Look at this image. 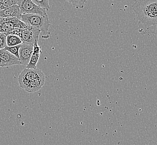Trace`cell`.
I'll return each mask as SVG.
<instances>
[{
	"instance_id": "cell-1",
	"label": "cell",
	"mask_w": 157,
	"mask_h": 145,
	"mask_svg": "<svg viewBox=\"0 0 157 145\" xmlns=\"http://www.w3.org/2000/svg\"><path fill=\"white\" fill-rule=\"evenodd\" d=\"M132 8L141 24L157 25V0H135Z\"/></svg>"
},
{
	"instance_id": "cell-2",
	"label": "cell",
	"mask_w": 157,
	"mask_h": 145,
	"mask_svg": "<svg viewBox=\"0 0 157 145\" xmlns=\"http://www.w3.org/2000/svg\"><path fill=\"white\" fill-rule=\"evenodd\" d=\"M21 20L28 26H30L40 30L43 35L48 34L50 22L47 15L40 14H24L22 15Z\"/></svg>"
},
{
	"instance_id": "cell-3",
	"label": "cell",
	"mask_w": 157,
	"mask_h": 145,
	"mask_svg": "<svg viewBox=\"0 0 157 145\" xmlns=\"http://www.w3.org/2000/svg\"><path fill=\"white\" fill-rule=\"evenodd\" d=\"M40 32L41 31L38 28L28 26L25 28H15L4 33L6 35L10 34L17 35L21 39L22 43L34 45L35 43L39 40Z\"/></svg>"
},
{
	"instance_id": "cell-4",
	"label": "cell",
	"mask_w": 157,
	"mask_h": 145,
	"mask_svg": "<svg viewBox=\"0 0 157 145\" xmlns=\"http://www.w3.org/2000/svg\"><path fill=\"white\" fill-rule=\"evenodd\" d=\"M21 15L24 14H40L47 15V10L38 6L32 0H19L17 3Z\"/></svg>"
},
{
	"instance_id": "cell-5",
	"label": "cell",
	"mask_w": 157,
	"mask_h": 145,
	"mask_svg": "<svg viewBox=\"0 0 157 145\" xmlns=\"http://www.w3.org/2000/svg\"><path fill=\"white\" fill-rule=\"evenodd\" d=\"M44 76L45 75L43 72L38 68H25L20 73L18 78L19 85L21 88L24 89L25 85L29 82L35 78Z\"/></svg>"
},
{
	"instance_id": "cell-6",
	"label": "cell",
	"mask_w": 157,
	"mask_h": 145,
	"mask_svg": "<svg viewBox=\"0 0 157 145\" xmlns=\"http://www.w3.org/2000/svg\"><path fill=\"white\" fill-rule=\"evenodd\" d=\"M28 26L20 19L16 17H2V23L1 25L0 32H5L15 28L22 29Z\"/></svg>"
},
{
	"instance_id": "cell-7",
	"label": "cell",
	"mask_w": 157,
	"mask_h": 145,
	"mask_svg": "<svg viewBox=\"0 0 157 145\" xmlns=\"http://www.w3.org/2000/svg\"><path fill=\"white\" fill-rule=\"evenodd\" d=\"M19 58L5 49H0V67H7L20 65Z\"/></svg>"
},
{
	"instance_id": "cell-8",
	"label": "cell",
	"mask_w": 157,
	"mask_h": 145,
	"mask_svg": "<svg viewBox=\"0 0 157 145\" xmlns=\"http://www.w3.org/2000/svg\"><path fill=\"white\" fill-rule=\"evenodd\" d=\"M34 45L22 43L19 50V60L20 64L27 66L32 58Z\"/></svg>"
},
{
	"instance_id": "cell-9",
	"label": "cell",
	"mask_w": 157,
	"mask_h": 145,
	"mask_svg": "<svg viewBox=\"0 0 157 145\" xmlns=\"http://www.w3.org/2000/svg\"><path fill=\"white\" fill-rule=\"evenodd\" d=\"M45 80V76H41L33 79L25 85L24 90L28 93H34L40 89L43 86Z\"/></svg>"
},
{
	"instance_id": "cell-10",
	"label": "cell",
	"mask_w": 157,
	"mask_h": 145,
	"mask_svg": "<svg viewBox=\"0 0 157 145\" xmlns=\"http://www.w3.org/2000/svg\"><path fill=\"white\" fill-rule=\"evenodd\" d=\"M21 16L20 9L17 5H14L6 9L0 11V17L2 18L16 17L21 20Z\"/></svg>"
},
{
	"instance_id": "cell-11",
	"label": "cell",
	"mask_w": 157,
	"mask_h": 145,
	"mask_svg": "<svg viewBox=\"0 0 157 145\" xmlns=\"http://www.w3.org/2000/svg\"><path fill=\"white\" fill-rule=\"evenodd\" d=\"M41 53V48L39 44L38 41L35 43L34 44V49L32 54V58L29 61L28 65L26 66V68L36 69V65L40 58V55Z\"/></svg>"
},
{
	"instance_id": "cell-12",
	"label": "cell",
	"mask_w": 157,
	"mask_h": 145,
	"mask_svg": "<svg viewBox=\"0 0 157 145\" xmlns=\"http://www.w3.org/2000/svg\"><path fill=\"white\" fill-rule=\"evenodd\" d=\"M6 43L7 46H13L21 44L22 41L17 35L10 34L7 35Z\"/></svg>"
},
{
	"instance_id": "cell-13",
	"label": "cell",
	"mask_w": 157,
	"mask_h": 145,
	"mask_svg": "<svg viewBox=\"0 0 157 145\" xmlns=\"http://www.w3.org/2000/svg\"><path fill=\"white\" fill-rule=\"evenodd\" d=\"M75 9H83L85 3L87 2V0H66Z\"/></svg>"
},
{
	"instance_id": "cell-14",
	"label": "cell",
	"mask_w": 157,
	"mask_h": 145,
	"mask_svg": "<svg viewBox=\"0 0 157 145\" xmlns=\"http://www.w3.org/2000/svg\"><path fill=\"white\" fill-rule=\"evenodd\" d=\"M38 6L48 11L50 9L49 0H32Z\"/></svg>"
},
{
	"instance_id": "cell-15",
	"label": "cell",
	"mask_w": 157,
	"mask_h": 145,
	"mask_svg": "<svg viewBox=\"0 0 157 145\" xmlns=\"http://www.w3.org/2000/svg\"><path fill=\"white\" fill-rule=\"evenodd\" d=\"M21 44L13 46H6L4 49H6V50L9 51L11 54L15 55L17 58H18L19 59V50H20V48L21 47Z\"/></svg>"
},
{
	"instance_id": "cell-16",
	"label": "cell",
	"mask_w": 157,
	"mask_h": 145,
	"mask_svg": "<svg viewBox=\"0 0 157 145\" xmlns=\"http://www.w3.org/2000/svg\"><path fill=\"white\" fill-rule=\"evenodd\" d=\"M19 0H5L1 6L0 7V11L6 9L8 7L12 6L14 5H17Z\"/></svg>"
},
{
	"instance_id": "cell-17",
	"label": "cell",
	"mask_w": 157,
	"mask_h": 145,
	"mask_svg": "<svg viewBox=\"0 0 157 145\" xmlns=\"http://www.w3.org/2000/svg\"><path fill=\"white\" fill-rule=\"evenodd\" d=\"M7 35L4 32H0V49H4L7 46Z\"/></svg>"
},
{
	"instance_id": "cell-18",
	"label": "cell",
	"mask_w": 157,
	"mask_h": 145,
	"mask_svg": "<svg viewBox=\"0 0 157 145\" xmlns=\"http://www.w3.org/2000/svg\"><path fill=\"white\" fill-rule=\"evenodd\" d=\"M5 0H0V7L1 6V5H2Z\"/></svg>"
},
{
	"instance_id": "cell-19",
	"label": "cell",
	"mask_w": 157,
	"mask_h": 145,
	"mask_svg": "<svg viewBox=\"0 0 157 145\" xmlns=\"http://www.w3.org/2000/svg\"><path fill=\"white\" fill-rule=\"evenodd\" d=\"M2 23V17H0V28H1V25Z\"/></svg>"
}]
</instances>
